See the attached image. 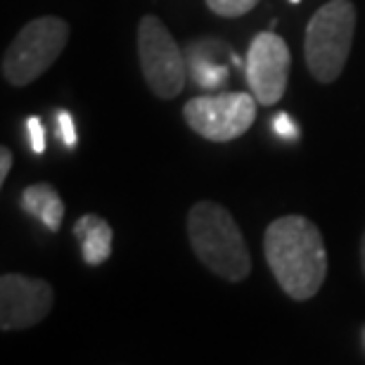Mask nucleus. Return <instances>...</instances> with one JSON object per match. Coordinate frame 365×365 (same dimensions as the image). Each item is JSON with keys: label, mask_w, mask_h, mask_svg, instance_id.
Masks as SVG:
<instances>
[{"label": "nucleus", "mask_w": 365, "mask_h": 365, "mask_svg": "<svg viewBox=\"0 0 365 365\" xmlns=\"http://www.w3.org/2000/svg\"><path fill=\"white\" fill-rule=\"evenodd\" d=\"M292 55L282 36L273 31L257 34L247 50L245 74L259 105L273 107L282 100L289 81Z\"/></svg>", "instance_id": "nucleus-7"}, {"label": "nucleus", "mask_w": 365, "mask_h": 365, "mask_svg": "<svg viewBox=\"0 0 365 365\" xmlns=\"http://www.w3.org/2000/svg\"><path fill=\"white\" fill-rule=\"evenodd\" d=\"M182 119L197 135L211 143H230L252 128L257 98L252 93L197 95L182 105Z\"/></svg>", "instance_id": "nucleus-6"}, {"label": "nucleus", "mask_w": 365, "mask_h": 365, "mask_svg": "<svg viewBox=\"0 0 365 365\" xmlns=\"http://www.w3.org/2000/svg\"><path fill=\"white\" fill-rule=\"evenodd\" d=\"M57 126H60V138L67 148H76L78 138H76V128H74V119H71L69 112H57Z\"/></svg>", "instance_id": "nucleus-14"}, {"label": "nucleus", "mask_w": 365, "mask_h": 365, "mask_svg": "<svg viewBox=\"0 0 365 365\" xmlns=\"http://www.w3.org/2000/svg\"><path fill=\"white\" fill-rule=\"evenodd\" d=\"M192 78L197 81V86L211 91V88H218V86L228 78V69L221 67V64L204 62L197 55H192Z\"/></svg>", "instance_id": "nucleus-11"}, {"label": "nucleus", "mask_w": 365, "mask_h": 365, "mask_svg": "<svg viewBox=\"0 0 365 365\" xmlns=\"http://www.w3.org/2000/svg\"><path fill=\"white\" fill-rule=\"evenodd\" d=\"M10 169H12V152H10V148H3L0 150V182L7 180Z\"/></svg>", "instance_id": "nucleus-16"}, {"label": "nucleus", "mask_w": 365, "mask_h": 365, "mask_svg": "<svg viewBox=\"0 0 365 365\" xmlns=\"http://www.w3.org/2000/svg\"><path fill=\"white\" fill-rule=\"evenodd\" d=\"M21 209L29 216L38 218L50 232H57L64 218V202L60 192L48 182H36L21 192Z\"/></svg>", "instance_id": "nucleus-10"}, {"label": "nucleus", "mask_w": 365, "mask_h": 365, "mask_svg": "<svg viewBox=\"0 0 365 365\" xmlns=\"http://www.w3.org/2000/svg\"><path fill=\"white\" fill-rule=\"evenodd\" d=\"M273 130H275V135L277 138H282V140H297L299 138V128H297V123L292 121V116L289 114H277L275 119H273Z\"/></svg>", "instance_id": "nucleus-13"}, {"label": "nucleus", "mask_w": 365, "mask_h": 365, "mask_svg": "<svg viewBox=\"0 0 365 365\" xmlns=\"http://www.w3.org/2000/svg\"><path fill=\"white\" fill-rule=\"evenodd\" d=\"M361 266H363V275H365V232H363V240H361Z\"/></svg>", "instance_id": "nucleus-17"}, {"label": "nucleus", "mask_w": 365, "mask_h": 365, "mask_svg": "<svg viewBox=\"0 0 365 365\" xmlns=\"http://www.w3.org/2000/svg\"><path fill=\"white\" fill-rule=\"evenodd\" d=\"M356 31V7L351 0H330L313 14L306 26L304 57L318 83H332L341 76L351 53Z\"/></svg>", "instance_id": "nucleus-3"}, {"label": "nucleus", "mask_w": 365, "mask_h": 365, "mask_svg": "<svg viewBox=\"0 0 365 365\" xmlns=\"http://www.w3.org/2000/svg\"><path fill=\"white\" fill-rule=\"evenodd\" d=\"M292 3H302V0H292Z\"/></svg>", "instance_id": "nucleus-18"}, {"label": "nucleus", "mask_w": 365, "mask_h": 365, "mask_svg": "<svg viewBox=\"0 0 365 365\" xmlns=\"http://www.w3.org/2000/svg\"><path fill=\"white\" fill-rule=\"evenodd\" d=\"M55 294L46 280L21 273L0 277V330L19 332L38 325L53 309Z\"/></svg>", "instance_id": "nucleus-8"}, {"label": "nucleus", "mask_w": 365, "mask_h": 365, "mask_svg": "<svg viewBox=\"0 0 365 365\" xmlns=\"http://www.w3.org/2000/svg\"><path fill=\"white\" fill-rule=\"evenodd\" d=\"M259 3L261 0H207V7L218 17H242Z\"/></svg>", "instance_id": "nucleus-12"}, {"label": "nucleus", "mask_w": 365, "mask_h": 365, "mask_svg": "<svg viewBox=\"0 0 365 365\" xmlns=\"http://www.w3.org/2000/svg\"><path fill=\"white\" fill-rule=\"evenodd\" d=\"M264 254L280 289L294 302L313 299L327 277V250L306 216H282L266 228Z\"/></svg>", "instance_id": "nucleus-1"}, {"label": "nucleus", "mask_w": 365, "mask_h": 365, "mask_svg": "<svg viewBox=\"0 0 365 365\" xmlns=\"http://www.w3.org/2000/svg\"><path fill=\"white\" fill-rule=\"evenodd\" d=\"M187 240L195 257L228 282H242L252 273V257L237 221L223 204L197 202L187 211Z\"/></svg>", "instance_id": "nucleus-2"}, {"label": "nucleus", "mask_w": 365, "mask_h": 365, "mask_svg": "<svg viewBox=\"0 0 365 365\" xmlns=\"http://www.w3.org/2000/svg\"><path fill=\"white\" fill-rule=\"evenodd\" d=\"M69 41V24L60 17L31 19L3 55V78L14 88L34 83L53 67Z\"/></svg>", "instance_id": "nucleus-4"}, {"label": "nucleus", "mask_w": 365, "mask_h": 365, "mask_svg": "<svg viewBox=\"0 0 365 365\" xmlns=\"http://www.w3.org/2000/svg\"><path fill=\"white\" fill-rule=\"evenodd\" d=\"M26 130H29V140H31L34 152L36 155H43V152H46V135H43V123L38 116H29Z\"/></svg>", "instance_id": "nucleus-15"}, {"label": "nucleus", "mask_w": 365, "mask_h": 365, "mask_svg": "<svg viewBox=\"0 0 365 365\" xmlns=\"http://www.w3.org/2000/svg\"><path fill=\"white\" fill-rule=\"evenodd\" d=\"M138 57L150 91L159 100L178 98L185 88V60L166 24L155 14H145L138 24Z\"/></svg>", "instance_id": "nucleus-5"}, {"label": "nucleus", "mask_w": 365, "mask_h": 365, "mask_svg": "<svg viewBox=\"0 0 365 365\" xmlns=\"http://www.w3.org/2000/svg\"><path fill=\"white\" fill-rule=\"evenodd\" d=\"M74 237L81 245L83 261L88 266H100L112 257V225L102 216L86 214L74 223Z\"/></svg>", "instance_id": "nucleus-9"}]
</instances>
